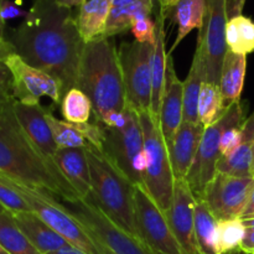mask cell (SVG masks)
Instances as JSON below:
<instances>
[{
    "label": "cell",
    "mask_w": 254,
    "mask_h": 254,
    "mask_svg": "<svg viewBox=\"0 0 254 254\" xmlns=\"http://www.w3.org/2000/svg\"><path fill=\"white\" fill-rule=\"evenodd\" d=\"M4 212H7V211H6V210H5V208H4V207H2V206H1V205H0V213H4Z\"/></svg>",
    "instance_id": "c3c4849f"
},
{
    "label": "cell",
    "mask_w": 254,
    "mask_h": 254,
    "mask_svg": "<svg viewBox=\"0 0 254 254\" xmlns=\"http://www.w3.org/2000/svg\"><path fill=\"white\" fill-rule=\"evenodd\" d=\"M10 213L22 233L41 254H51L69 245L32 211Z\"/></svg>",
    "instance_id": "d6986e66"
},
{
    "label": "cell",
    "mask_w": 254,
    "mask_h": 254,
    "mask_svg": "<svg viewBox=\"0 0 254 254\" xmlns=\"http://www.w3.org/2000/svg\"><path fill=\"white\" fill-rule=\"evenodd\" d=\"M253 217H254V188L252 192H251L250 200H248L247 206H246L245 211H243L241 220H247V218H253Z\"/></svg>",
    "instance_id": "7bdbcfd3"
},
{
    "label": "cell",
    "mask_w": 254,
    "mask_h": 254,
    "mask_svg": "<svg viewBox=\"0 0 254 254\" xmlns=\"http://www.w3.org/2000/svg\"><path fill=\"white\" fill-rule=\"evenodd\" d=\"M165 19L166 16L159 11L156 17V40L154 44L153 57H151V104L150 112L159 119L161 98L165 86L168 54L165 50Z\"/></svg>",
    "instance_id": "44dd1931"
},
{
    "label": "cell",
    "mask_w": 254,
    "mask_h": 254,
    "mask_svg": "<svg viewBox=\"0 0 254 254\" xmlns=\"http://www.w3.org/2000/svg\"><path fill=\"white\" fill-rule=\"evenodd\" d=\"M47 122L51 128L57 148H87V141L74 123L55 118L51 111H47Z\"/></svg>",
    "instance_id": "d6a6232c"
},
{
    "label": "cell",
    "mask_w": 254,
    "mask_h": 254,
    "mask_svg": "<svg viewBox=\"0 0 254 254\" xmlns=\"http://www.w3.org/2000/svg\"><path fill=\"white\" fill-rule=\"evenodd\" d=\"M15 116L21 124L25 133L29 135L32 143L50 158H54L57 151V145L55 143L51 128L47 122V111L49 109L39 103H24L14 99Z\"/></svg>",
    "instance_id": "2e32d148"
},
{
    "label": "cell",
    "mask_w": 254,
    "mask_h": 254,
    "mask_svg": "<svg viewBox=\"0 0 254 254\" xmlns=\"http://www.w3.org/2000/svg\"><path fill=\"white\" fill-rule=\"evenodd\" d=\"M0 245L10 254H41L22 233L10 212L0 213Z\"/></svg>",
    "instance_id": "f546056e"
},
{
    "label": "cell",
    "mask_w": 254,
    "mask_h": 254,
    "mask_svg": "<svg viewBox=\"0 0 254 254\" xmlns=\"http://www.w3.org/2000/svg\"><path fill=\"white\" fill-rule=\"evenodd\" d=\"M0 205H1L7 212L31 211L30 210L29 205L25 202V200L19 195V193L15 192L14 190L7 188V186L4 185L2 183H0Z\"/></svg>",
    "instance_id": "e575fe53"
},
{
    "label": "cell",
    "mask_w": 254,
    "mask_h": 254,
    "mask_svg": "<svg viewBox=\"0 0 254 254\" xmlns=\"http://www.w3.org/2000/svg\"><path fill=\"white\" fill-rule=\"evenodd\" d=\"M251 254H254V251H253V252H252V253H251Z\"/></svg>",
    "instance_id": "f907efd6"
},
{
    "label": "cell",
    "mask_w": 254,
    "mask_h": 254,
    "mask_svg": "<svg viewBox=\"0 0 254 254\" xmlns=\"http://www.w3.org/2000/svg\"><path fill=\"white\" fill-rule=\"evenodd\" d=\"M252 173H253V175H254V159H253V166H252Z\"/></svg>",
    "instance_id": "681fc988"
},
{
    "label": "cell",
    "mask_w": 254,
    "mask_h": 254,
    "mask_svg": "<svg viewBox=\"0 0 254 254\" xmlns=\"http://www.w3.org/2000/svg\"><path fill=\"white\" fill-rule=\"evenodd\" d=\"M52 159L77 191L79 198L88 197L91 195L92 180L87 148H59Z\"/></svg>",
    "instance_id": "ac0fdd59"
},
{
    "label": "cell",
    "mask_w": 254,
    "mask_h": 254,
    "mask_svg": "<svg viewBox=\"0 0 254 254\" xmlns=\"http://www.w3.org/2000/svg\"><path fill=\"white\" fill-rule=\"evenodd\" d=\"M246 235V226L241 218L217 221L218 254H233L240 251Z\"/></svg>",
    "instance_id": "1f68e13d"
},
{
    "label": "cell",
    "mask_w": 254,
    "mask_h": 254,
    "mask_svg": "<svg viewBox=\"0 0 254 254\" xmlns=\"http://www.w3.org/2000/svg\"><path fill=\"white\" fill-rule=\"evenodd\" d=\"M154 45L123 42L118 49L128 107L139 112L150 111L151 104V57Z\"/></svg>",
    "instance_id": "9c48e42d"
},
{
    "label": "cell",
    "mask_w": 254,
    "mask_h": 254,
    "mask_svg": "<svg viewBox=\"0 0 254 254\" xmlns=\"http://www.w3.org/2000/svg\"><path fill=\"white\" fill-rule=\"evenodd\" d=\"M103 126V124H102ZM104 155L134 185H143L144 138L139 114L128 107L127 122L121 128L104 127Z\"/></svg>",
    "instance_id": "8992f818"
},
{
    "label": "cell",
    "mask_w": 254,
    "mask_h": 254,
    "mask_svg": "<svg viewBox=\"0 0 254 254\" xmlns=\"http://www.w3.org/2000/svg\"><path fill=\"white\" fill-rule=\"evenodd\" d=\"M233 254H236V253H233Z\"/></svg>",
    "instance_id": "816d5d0a"
},
{
    "label": "cell",
    "mask_w": 254,
    "mask_h": 254,
    "mask_svg": "<svg viewBox=\"0 0 254 254\" xmlns=\"http://www.w3.org/2000/svg\"><path fill=\"white\" fill-rule=\"evenodd\" d=\"M227 49L235 54L247 55L254 52V21L245 15L231 17L226 27Z\"/></svg>",
    "instance_id": "83f0119b"
},
{
    "label": "cell",
    "mask_w": 254,
    "mask_h": 254,
    "mask_svg": "<svg viewBox=\"0 0 254 254\" xmlns=\"http://www.w3.org/2000/svg\"><path fill=\"white\" fill-rule=\"evenodd\" d=\"M51 254H87V253H84L83 251L78 250V248L73 247V246L68 245V246H66V247L61 248V250L56 251V252H54Z\"/></svg>",
    "instance_id": "f6af8a7d"
},
{
    "label": "cell",
    "mask_w": 254,
    "mask_h": 254,
    "mask_svg": "<svg viewBox=\"0 0 254 254\" xmlns=\"http://www.w3.org/2000/svg\"><path fill=\"white\" fill-rule=\"evenodd\" d=\"M12 103L14 97L0 106V174L64 203L78 201V193L54 159L42 153L25 133Z\"/></svg>",
    "instance_id": "7a4b0ae2"
},
{
    "label": "cell",
    "mask_w": 254,
    "mask_h": 254,
    "mask_svg": "<svg viewBox=\"0 0 254 254\" xmlns=\"http://www.w3.org/2000/svg\"><path fill=\"white\" fill-rule=\"evenodd\" d=\"M196 196L186 180H175L173 200L165 211L169 225L184 254H201L195 235Z\"/></svg>",
    "instance_id": "5bb4252c"
},
{
    "label": "cell",
    "mask_w": 254,
    "mask_h": 254,
    "mask_svg": "<svg viewBox=\"0 0 254 254\" xmlns=\"http://www.w3.org/2000/svg\"><path fill=\"white\" fill-rule=\"evenodd\" d=\"M242 124H232V126L227 127L222 133L220 141L222 156H228L230 154H232L236 148L240 145L241 139H242Z\"/></svg>",
    "instance_id": "d590c367"
},
{
    "label": "cell",
    "mask_w": 254,
    "mask_h": 254,
    "mask_svg": "<svg viewBox=\"0 0 254 254\" xmlns=\"http://www.w3.org/2000/svg\"><path fill=\"white\" fill-rule=\"evenodd\" d=\"M153 9L154 0H138L124 6L112 7L103 37H113L130 30L131 24L135 20L150 16Z\"/></svg>",
    "instance_id": "484cf974"
},
{
    "label": "cell",
    "mask_w": 254,
    "mask_h": 254,
    "mask_svg": "<svg viewBox=\"0 0 254 254\" xmlns=\"http://www.w3.org/2000/svg\"><path fill=\"white\" fill-rule=\"evenodd\" d=\"M205 81L206 69L202 52L200 47L196 46L190 71L184 81V122L200 123L197 116V103L201 88Z\"/></svg>",
    "instance_id": "cb8c5ba5"
},
{
    "label": "cell",
    "mask_w": 254,
    "mask_h": 254,
    "mask_svg": "<svg viewBox=\"0 0 254 254\" xmlns=\"http://www.w3.org/2000/svg\"><path fill=\"white\" fill-rule=\"evenodd\" d=\"M245 121V108L241 102H237L216 123L205 128L195 160L186 178L196 197H202L207 185L217 174V164L222 158L220 141L225 129L232 124H242Z\"/></svg>",
    "instance_id": "52a82bcc"
},
{
    "label": "cell",
    "mask_w": 254,
    "mask_h": 254,
    "mask_svg": "<svg viewBox=\"0 0 254 254\" xmlns=\"http://www.w3.org/2000/svg\"><path fill=\"white\" fill-rule=\"evenodd\" d=\"M205 128L201 123L183 122L169 146L171 169L175 180H186L195 160Z\"/></svg>",
    "instance_id": "e0dca14e"
},
{
    "label": "cell",
    "mask_w": 254,
    "mask_h": 254,
    "mask_svg": "<svg viewBox=\"0 0 254 254\" xmlns=\"http://www.w3.org/2000/svg\"><path fill=\"white\" fill-rule=\"evenodd\" d=\"M0 254H10L9 252H7V251L6 250H5V248L4 247H2V246L1 245H0Z\"/></svg>",
    "instance_id": "7dc6e473"
},
{
    "label": "cell",
    "mask_w": 254,
    "mask_h": 254,
    "mask_svg": "<svg viewBox=\"0 0 254 254\" xmlns=\"http://www.w3.org/2000/svg\"><path fill=\"white\" fill-rule=\"evenodd\" d=\"M135 225L138 236L156 254H184L165 211L149 195L144 185H135Z\"/></svg>",
    "instance_id": "30bf717a"
},
{
    "label": "cell",
    "mask_w": 254,
    "mask_h": 254,
    "mask_svg": "<svg viewBox=\"0 0 254 254\" xmlns=\"http://www.w3.org/2000/svg\"><path fill=\"white\" fill-rule=\"evenodd\" d=\"M7 40L26 64L61 82L64 94L76 87L84 42L72 9L55 0H34L24 21L11 30Z\"/></svg>",
    "instance_id": "6da1fadb"
},
{
    "label": "cell",
    "mask_w": 254,
    "mask_h": 254,
    "mask_svg": "<svg viewBox=\"0 0 254 254\" xmlns=\"http://www.w3.org/2000/svg\"><path fill=\"white\" fill-rule=\"evenodd\" d=\"M4 64L11 72L14 99L24 103H39L42 97H49L55 104H61L64 87L54 76L26 64L16 54L9 55Z\"/></svg>",
    "instance_id": "8fae6325"
},
{
    "label": "cell",
    "mask_w": 254,
    "mask_h": 254,
    "mask_svg": "<svg viewBox=\"0 0 254 254\" xmlns=\"http://www.w3.org/2000/svg\"><path fill=\"white\" fill-rule=\"evenodd\" d=\"M208 0H181L174 7V17L178 22V35L170 49V54L192 30H201L207 15Z\"/></svg>",
    "instance_id": "d4e9b609"
},
{
    "label": "cell",
    "mask_w": 254,
    "mask_h": 254,
    "mask_svg": "<svg viewBox=\"0 0 254 254\" xmlns=\"http://www.w3.org/2000/svg\"><path fill=\"white\" fill-rule=\"evenodd\" d=\"M130 31L133 32L134 37L138 42H145V44H155L156 40V26L155 22L148 17H140L131 24Z\"/></svg>",
    "instance_id": "836d02e7"
},
{
    "label": "cell",
    "mask_w": 254,
    "mask_h": 254,
    "mask_svg": "<svg viewBox=\"0 0 254 254\" xmlns=\"http://www.w3.org/2000/svg\"><path fill=\"white\" fill-rule=\"evenodd\" d=\"M254 188V176L225 175L217 173L202 197L216 220L241 218Z\"/></svg>",
    "instance_id": "4fadbf2b"
},
{
    "label": "cell",
    "mask_w": 254,
    "mask_h": 254,
    "mask_svg": "<svg viewBox=\"0 0 254 254\" xmlns=\"http://www.w3.org/2000/svg\"><path fill=\"white\" fill-rule=\"evenodd\" d=\"M226 0H208L205 24L200 30L196 46L202 52L206 69V81L220 86L221 69L227 52L226 27H227Z\"/></svg>",
    "instance_id": "7c38bea8"
},
{
    "label": "cell",
    "mask_w": 254,
    "mask_h": 254,
    "mask_svg": "<svg viewBox=\"0 0 254 254\" xmlns=\"http://www.w3.org/2000/svg\"><path fill=\"white\" fill-rule=\"evenodd\" d=\"M240 251L246 254H251L254 251V227L246 228V235Z\"/></svg>",
    "instance_id": "60d3db41"
},
{
    "label": "cell",
    "mask_w": 254,
    "mask_h": 254,
    "mask_svg": "<svg viewBox=\"0 0 254 254\" xmlns=\"http://www.w3.org/2000/svg\"><path fill=\"white\" fill-rule=\"evenodd\" d=\"M254 159V113L242 124V139L236 150L228 156H222L217 164V173L225 175L254 176L252 173Z\"/></svg>",
    "instance_id": "ffe728a7"
},
{
    "label": "cell",
    "mask_w": 254,
    "mask_h": 254,
    "mask_svg": "<svg viewBox=\"0 0 254 254\" xmlns=\"http://www.w3.org/2000/svg\"><path fill=\"white\" fill-rule=\"evenodd\" d=\"M59 5L64 7H68V9H72L74 6H81L86 0H55Z\"/></svg>",
    "instance_id": "ee69618b"
},
{
    "label": "cell",
    "mask_w": 254,
    "mask_h": 254,
    "mask_svg": "<svg viewBox=\"0 0 254 254\" xmlns=\"http://www.w3.org/2000/svg\"><path fill=\"white\" fill-rule=\"evenodd\" d=\"M66 206L111 254H156L140 238L113 222L89 197Z\"/></svg>",
    "instance_id": "ba28073f"
},
{
    "label": "cell",
    "mask_w": 254,
    "mask_h": 254,
    "mask_svg": "<svg viewBox=\"0 0 254 254\" xmlns=\"http://www.w3.org/2000/svg\"><path fill=\"white\" fill-rule=\"evenodd\" d=\"M76 87L91 99L96 121L128 107L118 49L112 37L83 45Z\"/></svg>",
    "instance_id": "3957f363"
},
{
    "label": "cell",
    "mask_w": 254,
    "mask_h": 254,
    "mask_svg": "<svg viewBox=\"0 0 254 254\" xmlns=\"http://www.w3.org/2000/svg\"><path fill=\"white\" fill-rule=\"evenodd\" d=\"M12 97V77L6 64L0 61V104Z\"/></svg>",
    "instance_id": "8d00e7d4"
},
{
    "label": "cell",
    "mask_w": 254,
    "mask_h": 254,
    "mask_svg": "<svg viewBox=\"0 0 254 254\" xmlns=\"http://www.w3.org/2000/svg\"><path fill=\"white\" fill-rule=\"evenodd\" d=\"M92 190L88 196L113 222L138 236L135 225V185L122 174L104 154L87 146Z\"/></svg>",
    "instance_id": "277c9868"
},
{
    "label": "cell",
    "mask_w": 254,
    "mask_h": 254,
    "mask_svg": "<svg viewBox=\"0 0 254 254\" xmlns=\"http://www.w3.org/2000/svg\"><path fill=\"white\" fill-rule=\"evenodd\" d=\"M138 114L143 130L145 159L143 185L161 210L168 211L175 184L168 144L161 133L159 119L150 111L139 112Z\"/></svg>",
    "instance_id": "5b68a950"
},
{
    "label": "cell",
    "mask_w": 254,
    "mask_h": 254,
    "mask_svg": "<svg viewBox=\"0 0 254 254\" xmlns=\"http://www.w3.org/2000/svg\"><path fill=\"white\" fill-rule=\"evenodd\" d=\"M11 54H15L14 47L5 36V22L0 16V61L4 62V60Z\"/></svg>",
    "instance_id": "f35d334b"
},
{
    "label": "cell",
    "mask_w": 254,
    "mask_h": 254,
    "mask_svg": "<svg viewBox=\"0 0 254 254\" xmlns=\"http://www.w3.org/2000/svg\"><path fill=\"white\" fill-rule=\"evenodd\" d=\"M246 0H226V10H227L228 19L242 15Z\"/></svg>",
    "instance_id": "ab89813d"
},
{
    "label": "cell",
    "mask_w": 254,
    "mask_h": 254,
    "mask_svg": "<svg viewBox=\"0 0 254 254\" xmlns=\"http://www.w3.org/2000/svg\"><path fill=\"white\" fill-rule=\"evenodd\" d=\"M184 122V82L176 76L171 54H168L165 86L161 98L159 124L168 148Z\"/></svg>",
    "instance_id": "9a60e30c"
},
{
    "label": "cell",
    "mask_w": 254,
    "mask_h": 254,
    "mask_svg": "<svg viewBox=\"0 0 254 254\" xmlns=\"http://www.w3.org/2000/svg\"><path fill=\"white\" fill-rule=\"evenodd\" d=\"M226 111L227 109L223 107L220 86L207 81L203 82L197 103L198 122L202 124L203 128L216 123L226 113Z\"/></svg>",
    "instance_id": "f1b7e54d"
},
{
    "label": "cell",
    "mask_w": 254,
    "mask_h": 254,
    "mask_svg": "<svg viewBox=\"0 0 254 254\" xmlns=\"http://www.w3.org/2000/svg\"><path fill=\"white\" fill-rule=\"evenodd\" d=\"M113 0H86L79 6L76 17L82 41H94L103 37Z\"/></svg>",
    "instance_id": "603a6c76"
},
{
    "label": "cell",
    "mask_w": 254,
    "mask_h": 254,
    "mask_svg": "<svg viewBox=\"0 0 254 254\" xmlns=\"http://www.w3.org/2000/svg\"><path fill=\"white\" fill-rule=\"evenodd\" d=\"M246 71H247V56L235 54L227 50L223 59L220 77V89L225 109H228L232 104L241 102Z\"/></svg>",
    "instance_id": "7402d4cb"
},
{
    "label": "cell",
    "mask_w": 254,
    "mask_h": 254,
    "mask_svg": "<svg viewBox=\"0 0 254 254\" xmlns=\"http://www.w3.org/2000/svg\"><path fill=\"white\" fill-rule=\"evenodd\" d=\"M60 106L64 121L69 123H87L93 113L91 99L77 87L66 92Z\"/></svg>",
    "instance_id": "4dcf8cb0"
},
{
    "label": "cell",
    "mask_w": 254,
    "mask_h": 254,
    "mask_svg": "<svg viewBox=\"0 0 254 254\" xmlns=\"http://www.w3.org/2000/svg\"><path fill=\"white\" fill-rule=\"evenodd\" d=\"M134 1H138V0H113V2H112V7L124 6V5H128Z\"/></svg>",
    "instance_id": "bcb514c9"
},
{
    "label": "cell",
    "mask_w": 254,
    "mask_h": 254,
    "mask_svg": "<svg viewBox=\"0 0 254 254\" xmlns=\"http://www.w3.org/2000/svg\"><path fill=\"white\" fill-rule=\"evenodd\" d=\"M26 10L22 9L20 4L16 1H11V0H0V16H1L2 21L6 24L7 20L15 19V17L26 16Z\"/></svg>",
    "instance_id": "74e56055"
},
{
    "label": "cell",
    "mask_w": 254,
    "mask_h": 254,
    "mask_svg": "<svg viewBox=\"0 0 254 254\" xmlns=\"http://www.w3.org/2000/svg\"><path fill=\"white\" fill-rule=\"evenodd\" d=\"M195 235L201 254H218L217 220L201 197H196Z\"/></svg>",
    "instance_id": "4316f807"
},
{
    "label": "cell",
    "mask_w": 254,
    "mask_h": 254,
    "mask_svg": "<svg viewBox=\"0 0 254 254\" xmlns=\"http://www.w3.org/2000/svg\"><path fill=\"white\" fill-rule=\"evenodd\" d=\"M160 5V12L168 16V12L176 6L181 0H156Z\"/></svg>",
    "instance_id": "b9f144b4"
}]
</instances>
